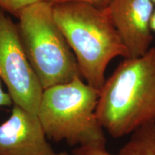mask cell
Segmentation results:
<instances>
[{
	"instance_id": "cell-7",
	"label": "cell",
	"mask_w": 155,
	"mask_h": 155,
	"mask_svg": "<svg viewBox=\"0 0 155 155\" xmlns=\"http://www.w3.org/2000/svg\"><path fill=\"white\" fill-rule=\"evenodd\" d=\"M38 116L14 105L0 124V155H55Z\"/></svg>"
},
{
	"instance_id": "cell-14",
	"label": "cell",
	"mask_w": 155,
	"mask_h": 155,
	"mask_svg": "<svg viewBox=\"0 0 155 155\" xmlns=\"http://www.w3.org/2000/svg\"><path fill=\"white\" fill-rule=\"evenodd\" d=\"M55 155H71V154H68V153H67L65 152H61L59 153H55Z\"/></svg>"
},
{
	"instance_id": "cell-8",
	"label": "cell",
	"mask_w": 155,
	"mask_h": 155,
	"mask_svg": "<svg viewBox=\"0 0 155 155\" xmlns=\"http://www.w3.org/2000/svg\"><path fill=\"white\" fill-rule=\"evenodd\" d=\"M122 155H155V124L143 126L134 131L120 150Z\"/></svg>"
},
{
	"instance_id": "cell-3",
	"label": "cell",
	"mask_w": 155,
	"mask_h": 155,
	"mask_svg": "<svg viewBox=\"0 0 155 155\" xmlns=\"http://www.w3.org/2000/svg\"><path fill=\"white\" fill-rule=\"evenodd\" d=\"M99 91L81 76L45 88L37 113L47 137L69 145H106L96 114Z\"/></svg>"
},
{
	"instance_id": "cell-6",
	"label": "cell",
	"mask_w": 155,
	"mask_h": 155,
	"mask_svg": "<svg viewBox=\"0 0 155 155\" xmlns=\"http://www.w3.org/2000/svg\"><path fill=\"white\" fill-rule=\"evenodd\" d=\"M106 8L129 58L147 53L153 41L151 22L155 4L152 0H110Z\"/></svg>"
},
{
	"instance_id": "cell-1",
	"label": "cell",
	"mask_w": 155,
	"mask_h": 155,
	"mask_svg": "<svg viewBox=\"0 0 155 155\" xmlns=\"http://www.w3.org/2000/svg\"><path fill=\"white\" fill-rule=\"evenodd\" d=\"M96 114L114 138L155 124V48L124 58L100 90Z\"/></svg>"
},
{
	"instance_id": "cell-5",
	"label": "cell",
	"mask_w": 155,
	"mask_h": 155,
	"mask_svg": "<svg viewBox=\"0 0 155 155\" xmlns=\"http://www.w3.org/2000/svg\"><path fill=\"white\" fill-rule=\"evenodd\" d=\"M0 81L14 105L37 115L43 88L25 53L18 25L0 9Z\"/></svg>"
},
{
	"instance_id": "cell-12",
	"label": "cell",
	"mask_w": 155,
	"mask_h": 155,
	"mask_svg": "<svg viewBox=\"0 0 155 155\" xmlns=\"http://www.w3.org/2000/svg\"><path fill=\"white\" fill-rule=\"evenodd\" d=\"M13 104L8 93L4 91L2 87L1 81H0V107L3 106H9Z\"/></svg>"
},
{
	"instance_id": "cell-10",
	"label": "cell",
	"mask_w": 155,
	"mask_h": 155,
	"mask_svg": "<svg viewBox=\"0 0 155 155\" xmlns=\"http://www.w3.org/2000/svg\"><path fill=\"white\" fill-rule=\"evenodd\" d=\"M106 145H86L80 146L73 151V155H113L106 152ZM118 155H122L121 154Z\"/></svg>"
},
{
	"instance_id": "cell-4",
	"label": "cell",
	"mask_w": 155,
	"mask_h": 155,
	"mask_svg": "<svg viewBox=\"0 0 155 155\" xmlns=\"http://www.w3.org/2000/svg\"><path fill=\"white\" fill-rule=\"evenodd\" d=\"M23 47L43 89L81 76L76 59L55 22L53 5L43 0L20 13Z\"/></svg>"
},
{
	"instance_id": "cell-9",
	"label": "cell",
	"mask_w": 155,
	"mask_h": 155,
	"mask_svg": "<svg viewBox=\"0 0 155 155\" xmlns=\"http://www.w3.org/2000/svg\"><path fill=\"white\" fill-rule=\"evenodd\" d=\"M43 0H0V9L18 17L29 6Z\"/></svg>"
},
{
	"instance_id": "cell-2",
	"label": "cell",
	"mask_w": 155,
	"mask_h": 155,
	"mask_svg": "<svg viewBox=\"0 0 155 155\" xmlns=\"http://www.w3.org/2000/svg\"><path fill=\"white\" fill-rule=\"evenodd\" d=\"M55 22L74 54L82 78L100 91L108 64L129 58L106 7L81 2L53 5Z\"/></svg>"
},
{
	"instance_id": "cell-11",
	"label": "cell",
	"mask_w": 155,
	"mask_h": 155,
	"mask_svg": "<svg viewBox=\"0 0 155 155\" xmlns=\"http://www.w3.org/2000/svg\"><path fill=\"white\" fill-rule=\"evenodd\" d=\"M49 2L52 5L60 4L63 2H86L94 6H96L99 8H104L108 5L110 0H46Z\"/></svg>"
},
{
	"instance_id": "cell-15",
	"label": "cell",
	"mask_w": 155,
	"mask_h": 155,
	"mask_svg": "<svg viewBox=\"0 0 155 155\" xmlns=\"http://www.w3.org/2000/svg\"><path fill=\"white\" fill-rule=\"evenodd\" d=\"M152 1L153 2H154V3L155 4V0H152Z\"/></svg>"
},
{
	"instance_id": "cell-13",
	"label": "cell",
	"mask_w": 155,
	"mask_h": 155,
	"mask_svg": "<svg viewBox=\"0 0 155 155\" xmlns=\"http://www.w3.org/2000/svg\"><path fill=\"white\" fill-rule=\"evenodd\" d=\"M151 29H152V32H155V9L154 11V13H153L152 22H151Z\"/></svg>"
}]
</instances>
